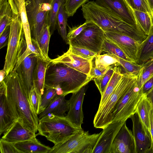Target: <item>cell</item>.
I'll return each instance as SVG.
<instances>
[{
  "mask_svg": "<svg viewBox=\"0 0 153 153\" xmlns=\"http://www.w3.org/2000/svg\"><path fill=\"white\" fill-rule=\"evenodd\" d=\"M64 2L61 4L58 13L57 18V29L63 39L66 42L67 34V19L68 16L65 11Z\"/></svg>",
  "mask_w": 153,
  "mask_h": 153,
  "instance_id": "obj_31",
  "label": "cell"
},
{
  "mask_svg": "<svg viewBox=\"0 0 153 153\" xmlns=\"http://www.w3.org/2000/svg\"><path fill=\"white\" fill-rule=\"evenodd\" d=\"M113 67L114 66H110L101 68L93 67L90 72V76L93 79H99L103 76L111 68Z\"/></svg>",
  "mask_w": 153,
  "mask_h": 153,
  "instance_id": "obj_45",
  "label": "cell"
},
{
  "mask_svg": "<svg viewBox=\"0 0 153 153\" xmlns=\"http://www.w3.org/2000/svg\"><path fill=\"white\" fill-rule=\"evenodd\" d=\"M0 151L1 153H21L13 143L6 141L2 138L0 140Z\"/></svg>",
  "mask_w": 153,
  "mask_h": 153,
  "instance_id": "obj_43",
  "label": "cell"
},
{
  "mask_svg": "<svg viewBox=\"0 0 153 153\" xmlns=\"http://www.w3.org/2000/svg\"><path fill=\"white\" fill-rule=\"evenodd\" d=\"M124 73L122 72L121 69L118 66L114 67V70L106 89L101 96L98 109H100L105 103L119 82L123 77Z\"/></svg>",
  "mask_w": 153,
  "mask_h": 153,
  "instance_id": "obj_26",
  "label": "cell"
},
{
  "mask_svg": "<svg viewBox=\"0 0 153 153\" xmlns=\"http://www.w3.org/2000/svg\"><path fill=\"white\" fill-rule=\"evenodd\" d=\"M132 10L141 29L146 35L148 36L153 29V18L147 13Z\"/></svg>",
  "mask_w": 153,
  "mask_h": 153,
  "instance_id": "obj_28",
  "label": "cell"
},
{
  "mask_svg": "<svg viewBox=\"0 0 153 153\" xmlns=\"http://www.w3.org/2000/svg\"><path fill=\"white\" fill-rule=\"evenodd\" d=\"M136 82L121 97L116 105L112 114L111 122L126 121L136 113L137 105L143 94L142 88H138Z\"/></svg>",
  "mask_w": 153,
  "mask_h": 153,
  "instance_id": "obj_10",
  "label": "cell"
},
{
  "mask_svg": "<svg viewBox=\"0 0 153 153\" xmlns=\"http://www.w3.org/2000/svg\"><path fill=\"white\" fill-rule=\"evenodd\" d=\"M152 105H153V104H152Z\"/></svg>",
  "mask_w": 153,
  "mask_h": 153,
  "instance_id": "obj_53",
  "label": "cell"
},
{
  "mask_svg": "<svg viewBox=\"0 0 153 153\" xmlns=\"http://www.w3.org/2000/svg\"><path fill=\"white\" fill-rule=\"evenodd\" d=\"M126 121L119 120L111 122L103 128L92 153H110L115 136Z\"/></svg>",
  "mask_w": 153,
  "mask_h": 153,
  "instance_id": "obj_16",
  "label": "cell"
},
{
  "mask_svg": "<svg viewBox=\"0 0 153 153\" xmlns=\"http://www.w3.org/2000/svg\"><path fill=\"white\" fill-rule=\"evenodd\" d=\"M88 22H85L82 25L69 27V30L67 36V41L66 43H68L72 39L74 38L79 35L82 31Z\"/></svg>",
  "mask_w": 153,
  "mask_h": 153,
  "instance_id": "obj_42",
  "label": "cell"
},
{
  "mask_svg": "<svg viewBox=\"0 0 153 153\" xmlns=\"http://www.w3.org/2000/svg\"><path fill=\"white\" fill-rule=\"evenodd\" d=\"M82 130L73 125L66 116L59 117L51 114L39 120L38 133L36 135L45 137L48 140L55 145Z\"/></svg>",
  "mask_w": 153,
  "mask_h": 153,
  "instance_id": "obj_4",
  "label": "cell"
},
{
  "mask_svg": "<svg viewBox=\"0 0 153 153\" xmlns=\"http://www.w3.org/2000/svg\"><path fill=\"white\" fill-rule=\"evenodd\" d=\"M93 79L87 75L60 63L50 62L45 74V88H55L58 95L77 91Z\"/></svg>",
  "mask_w": 153,
  "mask_h": 153,
  "instance_id": "obj_3",
  "label": "cell"
},
{
  "mask_svg": "<svg viewBox=\"0 0 153 153\" xmlns=\"http://www.w3.org/2000/svg\"><path fill=\"white\" fill-rule=\"evenodd\" d=\"M109 54L115 58L118 61L120 65L123 68L126 72L128 73L138 76L143 67V65H140L136 63L130 62L113 54Z\"/></svg>",
  "mask_w": 153,
  "mask_h": 153,
  "instance_id": "obj_37",
  "label": "cell"
},
{
  "mask_svg": "<svg viewBox=\"0 0 153 153\" xmlns=\"http://www.w3.org/2000/svg\"><path fill=\"white\" fill-rule=\"evenodd\" d=\"M146 95L148 98L153 104V88Z\"/></svg>",
  "mask_w": 153,
  "mask_h": 153,
  "instance_id": "obj_50",
  "label": "cell"
},
{
  "mask_svg": "<svg viewBox=\"0 0 153 153\" xmlns=\"http://www.w3.org/2000/svg\"><path fill=\"white\" fill-rule=\"evenodd\" d=\"M13 16L12 9L8 1L0 5V35L8 26L10 25Z\"/></svg>",
  "mask_w": 153,
  "mask_h": 153,
  "instance_id": "obj_30",
  "label": "cell"
},
{
  "mask_svg": "<svg viewBox=\"0 0 153 153\" xmlns=\"http://www.w3.org/2000/svg\"><path fill=\"white\" fill-rule=\"evenodd\" d=\"M58 95L56 90L53 88H45L42 95L37 113L38 115L44 111Z\"/></svg>",
  "mask_w": 153,
  "mask_h": 153,
  "instance_id": "obj_35",
  "label": "cell"
},
{
  "mask_svg": "<svg viewBox=\"0 0 153 153\" xmlns=\"http://www.w3.org/2000/svg\"><path fill=\"white\" fill-rule=\"evenodd\" d=\"M105 32L107 38L116 44L129 58L137 63L141 44L131 37L122 34Z\"/></svg>",
  "mask_w": 153,
  "mask_h": 153,
  "instance_id": "obj_12",
  "label": "cell"
},
{
  "mask_svg": "<svg viewBox=\"0 0 153 153\" xmlns=\"http://www.w3.org/2000/svg\"><path fill=\"white\" fill-rule=\"evenodd\" d=\"M101 133L90 134L83 129L54 145L49 153H92Z\"/></svg>",
  "mask_w": 153,
  "mask_h": 153,
  "instance_id": "obj_6",
  "label": "cell"
},
{
  "mask_svg": "<svg viewBox=\"0 0 153 153\" xmlns=\"http://www.w3.org/2000/svg\"><path fill=\"white\" fill-rule=\"evenodd\" d=\"M8 1V0H0V5L5 4Z\"/></svg>",
  "mask_w": 153,
  "mask_h": 153,
  "instance_id": "obj_52",
  "label": "cell"
},
{
  "mask_svg": "<svg viewBox=\"0 0 153 153\" xmlns=\"http://www.w3.org/2000/svg\"><path fill=\"white\" fill-rule=\"evenodd\" d=\"M130 118L133 123L132 133L134 139L136 153H152V140L146 134L137 112Z\"/></svg>",
  "mask_w": 153,
  "mask_h": 153,
  "instance_id": "obj_15",
  "label": "cell"
},
{
  "mask_svg": "<svg viewBox=\"0 0 153 153\" xmlns=\"http://www.w3.org/2000/svg\"><path fill=\"white\" fill-rule=\"evenodd\" d=\"M153 88V76L147 80L144 84L142 87L143 94H146Z\"/></svg>",
  "mask_w": 153,
  "mask_h": 153,
  "instance_id": "obj_48",
  "label": "cell"
},
{
  "mask_svg": "<svg viewBox=\"0 0 153 153\" xmlns=\"http://www.w3.org/2000/svg\"><path fill=\"white\" fill-rule=\"evenodd\" d=\"M106 38L105 32L96 24L89 22L81 33L68 44L88 49L98 55L102 53V46Z\"/></svg>",
  "mask_w": 153,
  "mask_h": 153,
  "instance_id": "obj_9",
  "label": "cell"
},
{
  "mask_svg": "<svg viewBox=\"0 0 153 153\" xmlns=\"http://www.w3.org/2000/svg\"><path fill=\"white\" fill-rule=\"evenodd\" d=\"M20 14L22 23L27 49L33 53V49L32 42V38L30 24L26 11L24 0H13Z\"/></svg>",
  "mask_w": 153,
  "mask_h": 153,
  "instance_id": "obj_25",
  "label": "cell"
},
{
  "mask_svg": "<svg viewBox=\"0 0 153 153\" xmlns=\"http://www.w3.org/2000/svg\"><path fill=\"white\" fill-rule=\"evenodd\" d=\"M95 2L111 11L126 23L144 33L140 26L132 9L125 0H96Z\"/></svg>",
  "mask_w": 153,
  "mask_h": 153,
  "instance_id": "obj_11",
  "label": "cell"
},
{
  "mask_svg": "<svg viewBox=\"0 0 153 153\" xmlns=\"http://www.w3.org/2000/svg\"><path fill=\"white\" fill-rule=\"evenodd\" d=\"M6 92V85L3 80L0 85V135L6 132L16 121L8 106Z\"/></svg>",
  "mask_w": 153,
  "mask_h": 153,
  "instance_id": "obj_19",
  "label": "cell"
},
{
  "mask_svg": "<svg viewBox=\"0 0 153 153\" xmlns=\"http://www.w3.org/2000/svg\"><path fill=\"white\" fill-rule=\"evenodd\" d=\"M129 6L133 10L147 13L153 18V10L148 0H125Z\"/></svg>",
  "mask_w": 153,
  "mask_h": 153,
  "instance_id": "obj_38",
  "label": "cell"
},
{
  "mask_svg": "<svg viewBox=\"0 0 153 153\" xmlns=\"http://www.w3.org/2000/svg\"><path fill=\"white\" fill-rule=\"evenodd\" d=\"M138 76L126 72L105 104L95 115L93 125L96 128L103 129L111 122L112 114L121 97L137 81Z\"/></svg>",
  "mask_w": 153,
  "mask_h": 153,
  "instance_id": "obj_5",
  "label": "cell"
},
{
  "mask_svg": "<svg viewBox=\"0 0 153 153\" xmlns=\"http://www.w3.org/2000/svg\"><path fill=\"white\" fill-rule=\"evenodd\" d=\"M81 10L85 21L94 22L104 32H116L127 35L140 44L148 36L94 1H89L83 5Z\"/></svg>",
  "mask_w": 153,
  "mask_h": 153,
  "instance_id": "obj_2",
  "label": "cell"
},
{
  "mask_svg": "<svg viewBox=\"0 0 153 153\" xmlns=\"http://www.w3.org/2000/svg\"><path fill=\"white\" fill-rule=\"evenodd\" d=\"M110 153H136V145L132 132L125 122L115 136Z\"/></svg>",
  "mask_w": 153,
  "mask_h": 153,
  "instance_id": "obj_13",
  "label": "cell"
},
{
  "mask_svg": "<svg viewBox=\"0 0 153 153\" xmlns=\"http://www.w3.org/2000/svg\"><path fill=\"white\" fill-rule=\"evenodd\" d=\"M114 67L111 68L102 77L99 79L96 78L93 79L100 93L101 96L103 95L113 75L114 70Z\"/></svg>",
  "mask_w": 153,
  "mask_h": 153,
  "instance_id": "obj_39",
  "label": "cell"
},
{
  "mask_svg": "<svg viewBox=\"0 0 153 153\" xmlns=\"http://www.w3.org/2000/svg\"><path fill=\"white\" fill-rule=\"evenodd\" d=\"M50 62L63 64L89 76L93 67L92 61L74 54L69 49L62 55L55 59H51Z\"/></svg>",
  "mask_w": 153,
  "mask_h": 153,
  "instance_id": "obj_17",
  "label": "cell"
},
{
  "mask_svg": "<svg viewBox=\"0 0 153 153\" xmlns=\"http://www.w3.org/2000/svg\"><path fill=\"white\" fill-rule=\"evenodd\" d=\"M151 102L146 94H143L137 107V112L145 131L151 138L150 132L149 108Z\"/></svg>",
  "mask_w": 153,
  "mask_h": 153,
  "instance_id": "obj_24",
  "label": "cell"
},
{
  "mask_svg": "<svg viewBox=\"0 0 153 153\" xmlns=\"http://www.w3.org/2000/svg\"><path fill=\"white\" fill-rule=\"evenodd\" d=\"M95 58V67L97 68L115 66L120 65L115 58L107 53L97 55Z\"/></svg>",
  "mask_w": 153,
  "mask_h": 153,
  "instance_id": "obj_36",
  "label": "cell"
},
{
  "mask_svg": "<svg viewBox=\"0 0 153 153\" xmlns=\"http://www.w3.org/2000/svg\"><path fill=\"white\" fill-rule=\"evenodd\" d=\"M31 35L36 41L44 25L48 24V15L54 0H24Z\"/></svg>",
  "mask_w": 153,
  "mask_h": 153,
  "instance_id": "obj_8",
  "label": "cell"
},
{
  "mask_svg": "<svg viewBox=\"0 0 153 153\" xmlns=\"http://www.w3.org/2000/svg\"><path fill=\"white\" fill-rule=\"evenodd\" d=\"M8 1L12 9L13 16L3 68L6 71V76L12 72L15 67L20 43L24 32L22 20L16 5L13 0Z\"/></svg>",
  "mask_w": 153,
  "mask_h": 153,
  "instance_id": "obj_7",
  "label": "cell"
},
{
  "mask_svg": "<svg viewBox=\"0 0 153 153\" xmlns=\"http://www.w3.org/2000/svg\"><path fill=\"white\" fill-rule=\"evenodd\" d=\"M37 56L32 53L26 56L13 71L18 74L27 92L28 96L33 87V74L37 59Z\"/></svg>",
  "mask_w": 153,
  "mask_h": 153,
  "instance_id": "obj_18",
  "label": "cell"
},
{
  "mask_svg": "<svg viewBox=\"0 0 153 153\" xmlns=\"http://www.w3.org/2000/svg\"><path fill=\"white\" fill-rule=\"evenodd\" d=\"M85 86L72 93L69 100L70 108L66 116L70 123L79 128H82L81 125L83 123L84 115L82 106L86 91Z\"/></svg>",
  "mask_w": 153,
  "mask_h": 153,
  "instance_id": "obj_14",
  "label": "cell"
},
{
  "mask_svg": "<svg viewBox=\"0 0 153 153\" xmlns=\"http://www.w3.org/2000/svg\"><path fill=\"white\" fill-rule=\"evenodd\" d=\"M65 0H54L52 7L48 15V25L50 33L52 35L57 29V18L59 9L61 4Z\"/></svg>",
  "mask_w": 153,
  "mask_h": 153,
  "instance_id": "obj_34",
  "label": "cell"
},
{
  "mask_svg": "<svg viewBox=\"0 0 153 153\" xmlns=\"http://www.w3.org/2000/svg\"><path fill=\"white\" fill-rule=\"evenodd\" d=\"M3 134L1 138L13 143L30 139L36 135L35 133L24 127L18 120Z\"/></svg>",
  "mask_w": 153,
  "mask_h": 153,
  "instance_id": "obj_21",
  "label": "cell"
},
{
  "mask_svg": "<svg viewBox=\"0 0 153 153\" xmlns=\"http://www.w3.org/2000/svg\"><path fill=\"white\" fill-rule=\"evenodd\" d=\"M50 60L37 56L33 74V83L38 97L39 106L45 88V79L46 70Z\"/></svg>",
  "mask_w": 153,
  "mask_h": 153,
  "instance_id": "obj_20",
  "label": "cell"
},
{
  "mask_svg": "<svg viewBox=\"0 0 153 153\" xmlns=\"http://www.w3.org/2000/svg\"><path fill=\"white\" fill-rule=\"evenodd\" d=\"M28 100L30 105L37 115L39 108V104L35 88L33 86L28 96Z\"/></svg>",
  "mask_w": 153,
  "mask_h": 153,
  "instance_id": "obj_44",
  "label": "cell"
},
{
  "mask_svg": "<svg viewBox=\"0 0 153 153\" xmlns=\"http://www.w3.org/2000/svg\"><path fill=\"white\" fill-rule=\"evenodd\" d=\"M150 132L152 140L151 151L153 153V108L151 102L149 108Z\"/></svg>",
  "mask_w": 153,
  "mask_h": 153,
  "instance_id": "obj_47",
  "label": "cell"
},
{
  "mask_svg": "<svg viewBox=\"0 0 153 153\" xmlns=\"http://www.w3.org/2000/svg\"><path fill=\"white\" fill-rule=\"evenodd\" d=\"M65 97L63 95H57L47 108L38 115L39 119L51 114L59 117L65 116L64 114L70 108L69 100H66Z\"/></svg>",
  "mask_w": 153,
  "mask_h": 153,
  "instance_id": "obj_22",
  "label": "cell"
},
{
  "mask_svg": "<svg viewBox=\"0 0 153 153\" xmlns=\"http://www.w3.org/2000/svg\"><path fill=\"white\" fill-rule=\"evenodd\" d=\"M143 67L138 75L136 82L137 86L141 88L145 82L153 76V58L142 65Z\"/></svg>",
  "mask_w": 153,
  "mask_h": 153,
  "instance_id": "obj_33",
  "label": "cell"
},
{
  "mask_svg": "<svg viewBox=\"0 0 153 153\" xmlns=\"http://www.w3.org/2000/svg\"><path fill=\"white\" fill-rule=\"evenodd\" d=\"M102 51V52H104L106 53L115 55L130 62H135L129 58L116 44L106 37L104 41Z\"/></svg>",
  "mask_w": 153,
  "mask_h": 153,
  "instance_id": "obj_32",
  "label": "cell"
},
{
  "mask_svg": "<svg viewBox=\"0 0 153 153\" xmlns=\"http://www.w3.org/2000/svg\"><path fill=\"white\" fill-rule=\"evenodd\" d=\"M4 80L6 85L7 103L14 118L36 133L38 131V115L30 105L27 92L18 74L12 71Z\"/></svg>",
  "mask_w": 153,
  "mask_h": 153,
  "instance_id": "obj_1",
  "label": "cell"
},
{
  "mask_svg": "<svg viewBox=\"0 0 153 153\" xmlns=\"http://www.w3.org/2000/svg\"><path fill=\"white\" fill-rule=\"evenodd\" d=\"M10 25L8 26L0 35V49L7 45L10 33Z\"/></svg>",
  "mask_w": 153,
  "mask_h": 153,
  "instance_id": "obj_46",
  "label": "cell"
},
{
  "mask_svg": "<svg viewBox=\"0 0 153 153\" xmlns=\"http://www.w3.org/2000/svg\"><path fill=\"white\" fill-rule=\"evenodd\" d=\"M6 75V70L3 69L0 71V82L4 80Z\"/></svg>",
  "mask_w": 153,
  "mask_h": 153,
  "instance_id": "obj_49",
  "label": "cell"
},
{
  "mask_svg": "<svg viewBox=\"0 0 153 153\" xmlns=\"http://www.w3.org/2000/svg\"><path fill=\"white\" fill-rule=\"evenodd\" d=\"M36 135L32 138L13 143L21 153H49L51 148L41 143L36 138Z\"/></svg>",
  "mask_w": 153,
  "mask_h": 153,
  "instance_id": "obj_23",
  "label": "cell"
},
{
  "mask_svg": "<svg viewBox=\"0 0 153 153\" xmlns=\"http://www.w3.org/2000/svg\"><path fill=\"white\" fill-rule=\"evenodd\" d=\"M51 36L48 24H45L36 41L43 56L48 60L51 59L48 56L49 45Z\"/></svg>",
  "mask_w": 153,
  "mask_h": 153,
  "instance_id": "obj_29",
  "label": "cell"
},
{
  "mask_svg": "<svg viewBox=\"0 0 153 153\" xmlns=\"http://www.w3.org/2000/svg\"><path fill=\"white\" fill-rule=\"evenodd\" d=\"M89 0H65L64 7L68 17L73 16L78 9L88 2Z\"/></svg>",
  "mask_w": 153,
  "mask_h": 153,
  "instance_id": "obj_40",
  "label": "cell"
},
{
  "mask_svg": "<svg viewBox=\"0 0 153 153\" xmlns=\"http://www.w3.org/2000/svg\"><path fill=\"white\" fill-rule=\"evenodd\" d=\"M150 7L153 10V0H148Z\"/></svg>",
  "mask_w": 153,
  "mask_h": 153,
  "instance_id": "obj_51",
  "label": "cell"
},
{
  "mask_svg": "<svg viewBox=\"0 0 153 153\" xmlns=\"http://www.w3.org/2000/svg\"><path fill=\"white\" fill-rule=\"evenodd\" d=\"M153 58V29L141 45L139 58L137 63L142 65Z\"/></svg>",
  "mask_w": 153,
  "mask_h": 153,
  "instance_id": "obj_27",
  "label": "cell"
},
{
  "mask_svg": "<svg viewBox=\"0 0 153 153\" xmlns=\"http://www.w3.org/2000/svg\"><path fill=\"white\" fill-rule=\"evenodd\" d=\"M69 49L74 54L91 61L97 55L95 52L82 48L69 46Z\"/></svg>",
  "mask_w": 153,
  "mask_h": 153,
  "instance_id": "obj_41",
  "label": "cell"
}]
</instances>
